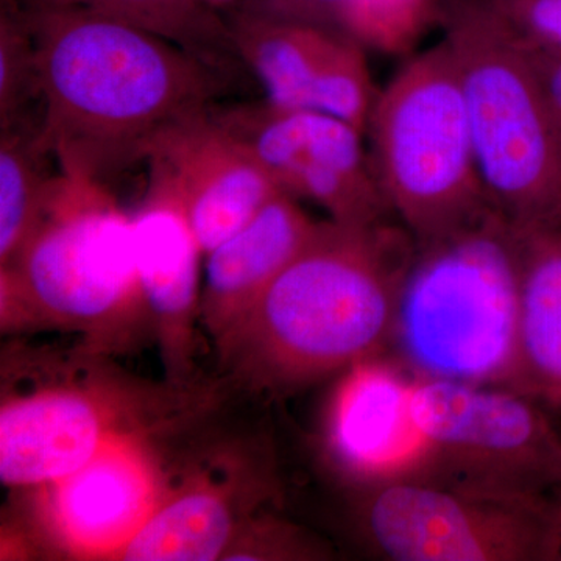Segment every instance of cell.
I'll return each mask as SVG.
<instances>
[{
	"label": "cell",
	"instance_id": "1",
	"mask_svg": "<svg viewBox=\"0 0 561 561\" xmlns=\"http://www.w3.org/2000/svg\"><path fill=\"white\" fill-rule=\"evenodd\" d=\"M38 73V138L61 173L108 181L202 116L219 70L153 33L95 11L35 0L25 11Z\"/></svg>",
	"mask_w": 561,
	"mask_h": 561
},
{
	"label": "cell",
	"instance_id": "2",
	"mask_svg": "<svg viewBox=\"0 0 561 561\" xmlns=\"http://www.w3.org/2000/svg\"><path fill=\"white\" fill-rule=\"evenodd\" d=\"M416 242L386 221H319L256 305L214 343L225 386L283 398L387 353Z\"/></svg>",
	"mask_w": 561,
	"mask_h": 561
},
{
	"label": "cell",
	"instance_id": "3",
	"mask_svg": "<svg viewBox=\"0 0 561 561\" xmlns=\"http://www.w3.org/2000/svg\"><path fill=\"white\" fill-rule=\"evenodd\" d=\"M0 324L72 332L77 348L103 357L154 343L131 216L106 184L58 173L27 241L0 267Z\"/></svg>",
	"mask_w": 561,
	"mask_h": 561
},
{
	"label": "cell",
	"instance_id": "4",
	"mask_svg": "<svg viewBox=\"0 0 561 561\" xmlns=\"http://www.w3.org/2000/svg\"><path fill=\"white\" fill-rule=\"evenodd\" d=\"M519 236L500 214L416 247L391 356L424 378L519 390Z\"/></svg>",
	"mask_w": 561,
	"mask_h": 561
},
{
	"label": "cell",
	"instance_id": "5",
	"mask_svg": "<svg viewBox=\"0 0 561 561\" xmlns=\"http://www.w3.org/2000/svg\"><path fill=\"white\" fill-rule=\"evenodd\" d=\"M445 39L491 208L518 232L561 231V122L526 44L490 3L454 11Z\"/></svg>",
	"mask_w": 561,
	"mask_h": 561
},
{
	"label": "cell",
	"instance_id": "6",
	"mask_svg": "<svg viewBox=\"0 0 561 561\" xmlns=\"http://www.w3.org/2000/svg\"><path fill=\"white\" fill-rule=\"evenodd\" d=\"M373 168L391 214L416 247L494 213L472 146L456 58L446 39L415 55L378 95Z\"/></svg>",
	"mask_w": 561,
	"mask_h": 561
},
{
	"label": "cell",
	"instance_id": "7",
	"mask_svg": "<svg viewBox=\"0 0 561 561\" xmlns=\"http://www.w3.org/2000/svg\"><path fill=\"white\" fill-rule=\"evenodd\" d=\"M70 375L16 389L2 383L0 479L28 490L58 481L130 432L168 435L216 402L217 387L149 383L79 348Z\"/></svg>",
	"mask_w": 561,
	"mask_h": 561
},
{
	"label": "cell",
	"instance_id": "8",
	"mask_svg": "<svg viewBox=\"0 0 561 561\" xmlns=\"http://www.w3.org/2000/svg\"><path fill=\"white\" fill-rule=\"evenodd\" d=\"M353 529L393 561H561L556 494L413 481L350 493Z\"/></svg>",
	"mask_w": 561,
	"mask_h": 561
},
{
	"label": "cell",
	"instance_id": "9",
	"mask_svg": "<svg viewBox=\"0 0 561 561\" xmlns=\"http://www.w3.org/2000/svg\"><path fill=\"white\" fill-rule=\"evenodd\" d=\"M415 413L434 448L432 481L500 493L559 486L561 434L530 394L416 376Z\"/></svg>",
	"mask_w": 561,
	"mask_h": 561
},
{
	"label": "cell",
	"instance_id": "10",
	"mask_svg": "<svg viewBox=\"0 0 561 561\" xmlns=\"http://www.w3.org/2000/svg\"><path fill=\"white\" fill-rule=\"evenodd\" d=\"M161 437L117 435L79 470L28 489L36 546L70 560H121L169 485Z\"/></svg>",
	"mask_w": 561,
	"mask_h": 561
},
{
	"label": "cell",
	"instance_id": "11",
	"mask_svg": "<svg viewBox=\"0 0 561 561\" xmlns=\"http://www.w3.org/2000/svg\"><path fill=\"white\" fill-rule=\"evenodd\" d=\"M321 412L328 470L348 490L432 481L434 448L415 413L416 375L387 353L335 376Z\"/></svg>",
	"mask_w": 561,
	"mask_h": 561
},
{
	"label": "cell",
	"instance_id": "12",
	"mask_svg": "<svg viewBox=\"0 0 561 561\" xmlns=\"http://www.w3.org/2000/svg\"><path fill=\"white\" fill-rule=\"evenodd\" d=\"M213 114L253 151L280 191L316 202L331 220L370 227L391 213L362 133L346 122L268 102Z\"/></svg>",
	"mask_w": 561,
	"mask_h": 561
},
{
	"label": "cell",
	"instance_id": "13",
	"mask_svg": "<svg viewBox=\"0 0 561 561\" xmlns=\"http://www.w3.org/2000/svg\"><path fill=\"white\" fill-rule=\"evenodd\" d=\"M146 162L149 191L179 206L203 254L284 192L253 151L214 117L213 108L162 135Z\"/></svg>",
	"mask_w": 561,
	"mask_h": 561
},
{
	"label": "cell",
	"instance_id": "14",
	"mask_svg": "<svg viewBox=\"0 0 561 561\" xmlns=\"http://www.w3.org/2000/svg\"><path fill=\"white\" fill-rule=\"evenodd\" d=\"M219 451L169 482L157 511L121 560H224L236 535L276 490L268 459Z\"/></svg>",
	"mask_w": 561,
	"mask_h": 561
},
{
	"label": "cell",
	"instance_id": "15",
	"mask_svg": "<svg viewBox=\"0 0 561 561\" xmlns=\"http://www.w3.org/2000/svg\"><path fill=\"white\" fill-rule=\"evenodd\" d=\"M136 268L165 381L194 382L203 251L179 206L154 192L133 214Z\"/></svg>",
	"mask_w": 561,
	"mask_h": 561
},
{
	"label": "cell",
	"instance_id": "16",
	"mask_svg": "<svg viewBox=\"0 0 561 561\" xmlns=\"http://www.w3.org/2000/svg\"><path fill=\"white\" fill-rule=\"evenodd\" d=\"M313 221L280 192L241 230L210 250L201 298V327L217 343L256 305L279 273L311 241Z\"/></svg>",
	"mask_w": 561,
	"mask_h": 561
},
{
	"label": "cell",
	"instance_id": "17",
	"mask_svg": "<svg viewBox=\"0 0 561 561\" xmlns=\"http://www.w3.org/2000/svg\"><path fill=\"white\" fill-rule=\"evenodd\" d=\"M228 27L239 60L264 87L265 102L287 110H309L313 87L345 33L260 9L242 11Z\"/></svg>",
	"mask_w": 561,
	"mask_h": 561
},
{
	"label": "cell",
	"instance_id": "18",
	"mask_svg": "<svg viewBox=\"0 0 561 561\" xmlns=\"http://www.w3.org/2000/svg\"><path fill=\"white\" fill-rule=\"evenodd\" d=\"M518 236L519 390L561 409V231Z\"/></svg>",
	"mask_w": 561,
	"mask_h": 561
},
{
	"label": "cell",
	"instance_id": "19",
	"mask_svg": "<svg viewBox=\"0 0 561 561\" xmlns=\"http://www.w3.org/2000/svg\"><path fill=\"white\" fill-rule=\"evenodd\" d=\"M106 14L153 33L224 72L239 60L230 27L201 0H43Z\"/></svg>",
	"mask_w": 561,
	"mask_h": 561
},
{
	"label": "cell",
	"instance_id": "20",
	"mask_svg": "<svg viewBox=\"0 0 561 561\" xmlns=\"http://www.w3.org/2000/svg\"><path fill=\"white\" fill-rule=\"evenodd\" d=\"M50 157L38 128L24 122L2 128L0 138V267L9 265L27 241L57 176L46 171Z\"/></svg>",
	"mask_w": 561,
	"mask_h": 561
},
{
	"label": "cell",
	"instance_id": "21",
	"mask_svg": "<svg viewBox=\"0 0 561 561\" xmlns=\"http://www.w3.org/2000/svg\"><path fill=\"white\" fill-rule=\"evenodd\" d=\"M437 16L435 0H346L342 31L362 46L405 55Z\"/></svg>",
	"mask_w": 561,
	"mask_h": 561
},
{
	"label": "cell",
	"instance_id": "22",
	"mask_svg": "<svg viewBox=\"0 0 561 561\" xmlns=\"http://www.w3.org/2000/svg\"><path fill=\"white\" fill-rule=\"evenodd\" d=\"M334 552L317 535L289 519L257 511L236 535L224 560L320 561Z\"/></svg>",
	"mask_w": 561,
	"mask_h": 561
},
{
	"label": "cell",
	"instance_id": "23",
	"mask_svg": "<svg viewBox=\"0 0 561 561\" xmlns=\"http://www.w3.org/2000/svg\"><path fill=\"white\" fill-rule=\"evenodd\" d=\"M31 101H38L32 35L24 14L9 11L0 21V127L20 124Z\"/></svg>",
	"mask_w": 561,
	"mask_h": 561
},
{
	"label": "cell",
	"instance_id": "24",
	"mask_svg": "<svg viewBox=\"0 0 561 561\" xmlns=\"http://www.w3.org/2000/svg\"><path fill=\"white\" fill-rule=\"evenodd\" d=\"M526 46L561 57V0H491Z\"/></svg>",
	"mask_w": 561,
	"mask_h": 561
},
{
	"label": "cell",
	"instance_id": "25",
	"mask_svg": "<svg viewBox=\"0 0 561 561\" xmlns=\"http://www.w3.org/2000/svg\"><path fill=\"white\" fill-rule=\"evenodd\" d=\"M345 3L346 0H262L257 9L286 20L342 31Z\"/></svg>",
	"mask_w": 561,
	"mask_h": 561
},
{
	"label": "cell",
	"instance_id": "26",
	"mask_svg": "<svg viewBox=\"0 0 561 561\" xmlns=\"http://www.w3.org/2000/svg\"><path fill=\"white\" fill-rule=\"evenodd\" d=\"M526 47L561 122V57Z\"/></svg>",
	"mask_w": 561,
	"mask_h": 561
},
{
	"label": "cell",
	"instance_id": "27",
	"mask_svg": "<svg viewBox=\"0 0 561 561\" xmlns=\"http://www.w3.org/2000/svg\"><path fill=\"white\" fill-rule=\"evenodd\" d=\"M202 3L208 5L209 9H214V7L225 5V3H230L231 0H201Z\"/></svg>",
	"mask_w": 561,
	"mask_h": 561
},
{
	"label": "cell",
	"instance_id": "28",
	"mask_svg": "<svg viewBox=\"0 0 561 561\" xmlns=\"http://www.w3.org/2000/svg\"><path fill=\"white\" fill-rule=\"evenodd\" d=\"M556 497H557V501H559L560 508H561V481L559 483V486H557V489H556Z\"/></svg>",
	"mask_w": 561,
	"mask_h": 561
}]
</instances>
